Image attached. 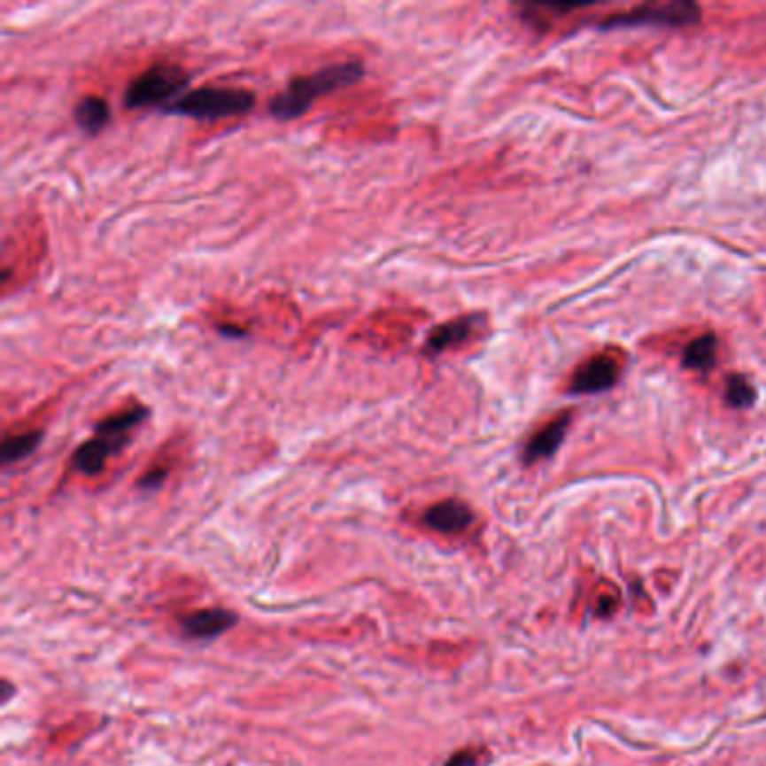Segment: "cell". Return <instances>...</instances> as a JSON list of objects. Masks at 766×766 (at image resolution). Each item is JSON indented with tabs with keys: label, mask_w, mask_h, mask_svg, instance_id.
Returning <instances> with one entry per match:
<instances>
[{
	"label": "cell",
	"mask_w": 766,
	"mask_h": 766,
	"mask_svg": "<svg viewBox=\"0 0 766 766\" xmlns=\"http://www.w3.org/2000/svg\"><path fill=\"white\" fill-rule=\"evenodd\" d=\"M364 77V66L360 61H344L317 70L313 74L297 77L277 93L267 104V112L279 121H290L311 111L313 104L324 95L349 88Z\"/></svg>",
	"instance_id": "obj_1"
},
{
	"label": "cell",
	"mask_w": 766,
	"mask_h": 766,
	"mask_svg": "<svg viewBox=\"0 0 766 766\" xmlns=\"http://www.w3.org/2000/svg\"><path fill=\"white\" fill-rule=\"evenodd\" d=\"M191 81V74L187 68L178 64H156L151 68L142 70L124 93V104L131 111L140 108H156L178 102L182 97V90H187Z\"/></svg>",
	"instance_id": "obj_2"
},
{
	"label": "cell",
	"mask_w": 766,
	"mask_h": 766,
	"mask_svg": "<svg viewBox=\"0 0 766 766\" xmlns=\"http://www.w3.org/2000/svg\"><path fill=\"white\" fill-rule=\"evenodd\" d=\"M257 104L250 90L245 88H213L203 86L198 90H190L178 102L165 108L166 112L182 117H194V120H223V117L245 115Z\"/></svg>",
	"instance_id": "obj_3"
},
{
	"label": "cell",
	"mask_w": 766,
	"mask_h": 766,
	"mask_svg": "<svg viewBox=\"0 0 766 766\" xmlns=\"http://www.w3.org/2000/svg\"><path fill=\"white\" fill-rule=\"evenodd\" d=\"M699 7L694 3L677 0V3H659V5H643L636 10L623 12V14L607 16L600 27H636V25H669V27H681V25L697 23Z\"/></svg>",
	"instance_id": "obj_4"
},
{
	"label": "cell",
	"mask_w": 766,
	"mask_h": 766,
	"mask_svg": "<svg viewBox=\"0 0 766 766\" xmlns=\"http://www.w3.org/2000/svg\"><path fill=\"white\" fill-rule=\"evenodd\" d=\"M621 378V358L611 353L593 355L576 371L571 383L573 393H600L611 389Z\"/></svg>",
	"instance_id": "obj_5"
},
{
	"label": "cell",
	"mask_w": 766,
	"mask_h": 766,
	"mask_svg": "<svg viewBox=\"0 0 766 766\" xmlns=\"http://www.w3.org/2000/svg\"><path fill=\"white\" fill-rule=\"evenodd\" d=\"M481 320H484V315H463L456 317V320L443 321V324H438L432 333L427 335L422 353H425L427 358H437V355L445 353V351L461 346L463 342L470 340Z\"/></svg>",
	"instance_id": "obj_6"
},
{
	"label": "cell",
	"mask_w": 766,
	"mask_h": 766,
	"mask_svg": "<svg viewBox=\"0 0 766 766\" xmlns=\"http://www.w3.org/2000/svg\"><path fill=\"white\" fill-rule=\"evenodd\" d=\"M422 522L425 526H429L437 533H463L468 526L475 522V515H472L470 506L463 504L459 499H445L434 504L432 508H427L422 515Z\"/></svg>",
	"instance_id": "obj_7"
},
{
	"label": "cell",
	"mask_w": 766,
	"mask_h": 766,
	"mask_svg": "<svg viewBox=\"0 0 766 766\" xmlns=\"http://www.w3.org/2000/svg\"><path fill=\"white\" fill-rule=\"evenodd\" d=\"M124 445H128L127 438H111V437H99L95 434V438L86 441L83 445H79V450L73 456V466L74 470L83 472V475H97L104 470L106 461L112 454L121 450Z\"/></svg>",
	"instance_id": "obj_8"
},
{
	"label": "cell",
	"mask_w": 766,
	"mask_h": 766,
	"mask_svg": "<svg viewBox=\"0 0 766 766\" xmlns=\"http://www.w3.org/2000/svg\"><path fill=\"white\" fill-rule=\"evenodd\" d=\"M236 623V616L228 609H200L180 621L182 631L190 638H216Z\"/></svg>",
	"instance_id": "obj_9"
},
{
	"label": "cell",
	"mask_w": 766,
	"mask_h": 766,
	"mask_svg": "<svg viewBox=\"0 0 766 766\" xmlns=\"http://www.w3.org/2000/svg\"><path fill=\"white\" fill-rule=\"evenodd\" d=\"M569 422H571V416H569V414H562V416H558L555 421L548 422V425H544L542 429H539V432L526 443L524 461L530 466V463H538L542 461V459H548V456L553 454V452L562 445L564 434H567L569 429Z\"/></svg>",
	"instance_id": "obj_10"
},
{
	"label": "cell",
	"mask_w": 766,
	"mask_h": 766,
	"mask_svg": "<svg viewBox=\"0 0 766 766\" xmlns=\"http://www.w3.org/2000/svg\"><path fill=\"white\" fill-rule=\"evenodd\" d=\"M146 418H149V407H144V405H133V407L121 409V412H115L111 414V416L102 418V421L95 425V434L131 441L133 429L140 427Z\"/></svg>",
	"instance_id": "obj_11"
},
{
	"label": "cell",
	"mask_w": 766,
	"mask_h": 766,
	"mask_svg": "<svg viewBox=\"0 0 766 766\" xmlns=\"http://www.w3.org/2000/svg\"><path fill=\"white\" fill-rule=\"evenodd\" d=\"M74 121L83 133L97 135L111 121V106L99 95H86L81 102L74 106Z\"/></svg>",
	"instance_id": "obj_12"
},
{
	"label": "cell",
	"mask_w": 766,
	"mask_h": 766,
	"mask_svg": "<svg viewBox=\"0 0 766 766\" xmlns=\"http://www.w3.org/2000/svg\"><path fill=\"white\" fill-rule=\"evenodd\" d=\"M43 441V429H29V432L20 434H7L3 447H0V456H3V466H12L16 461L27 459L36 447Z\"/></svg>",
	"instance_id": "obj_13"
},
{
	"label": "cell",
	"mask_w": 766,
	"mask_h": 766,
	"mask_svg": "<svg viewBox=\"0 0 766 766\" xmlns=\"http://www.w3.org/2000/svg\"><path fill=\"white\" fill-rule=\"evenodd\" d=\"M715 358H717V337L710 333L692 340L684 351V364L692 371L713 369Z\"/></svg>",
	"instance_id": "obj_14"
},
{
	"label": "cell",
	"mask_w": 766,
	"mask_h": 766,
	"mask_svg": "<svg viewBox=\"0 0 766 766\" xmlns=\"http://www.w3.org/2000/svg\"><path fill=\"white\" fill-rule=\"evenodd\" d=\"M592 611L598 618H611L616 616V611L621 609V589L611 580H600L592 592Z\"/></svg>",
	"instance_id": "obj_15"
},
{
	"label": "cell",
	"mask_w": 766,
	"mask_h": 766,
	"mask_svg": "<svg viewBox=\"0 0 766 766\" xmlns=\"http://www.w3.org/2000/svg\"><path fill=\"white\" fill-rule=\"evenodd\" d=\"M726 400L728 405L738 409L751 407V405L755 403V389H753V384L748 383L747 378H742V375H732L726 384Z\"/></svg>",
	"instance_id": "obj_16"
},
{
	"label": "cell",
	"mask_w": 766,
	"mask_h": 766,
	"mask_svg": "<svg viewBox=\"0 0 766 766\" xmlns=\"http://www.w3.org/2000/svg\"><path fill=\"white\" fill-rule=\"evenodd\" d=\"M166 475H169V468H166V466H153L140 479V488H146V490L158 488V485H162V481L166 479Z\"/></svg>",
	"instance_id": "obj_17"
},
{
	"label": "cell",
	"mask_w": 766,
	"mask_h": 766,
	"mask_svg": "<svg viewBox=\"0 0 766 766\" xmlns=\"http://www.w3.org/2000/svg\"><path fill=\"white\" fill-rule=\"evenodd\" d=\"M445 766H479V751L475 748H463V751L454 753L447 760Z\"/></svg>",
	"instance_id": "obj_18"
},
{
	"label": "cell",
	"mask_w": 766,
	"mask_h": 766,
	"mask_svg": "<svg viewBox=\"0 0 766 766\" xmlns=\"http://www.w3.org/2000/svg\"><path fill=\"white\" fill-rule=\"evenodd\" d=\"M216 329H219L221 335H225V337H245L248 335V330L245 329H238V326H225V324H216Z\"/></svg>",
	"instance_id": "obj_19"
}]
</instances>
